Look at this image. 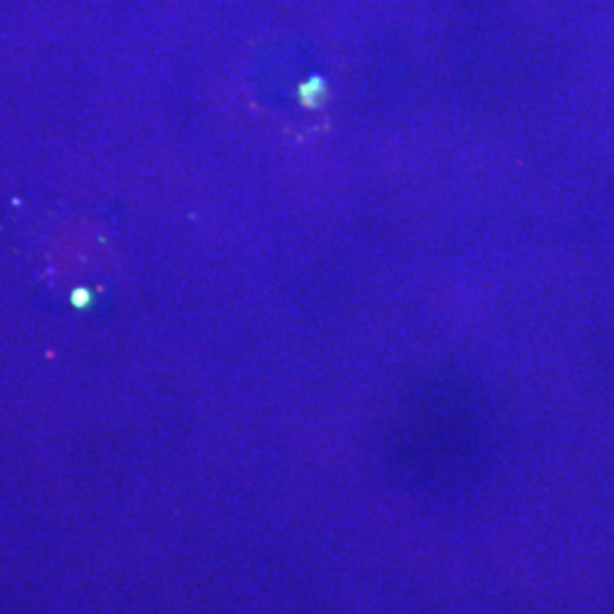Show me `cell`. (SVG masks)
Wrapping results in <instances>:
<instances>
[{"mask_svg": "<svg viewBox=\"0 0 614 614\" xmlns=\"http://www.w3.org/2000/svg\"><path fill=\"white\" fill-rule=\"evenodd\" d=\"M323 93H325V84L321 78H312L305 84H301V100H303V105H307V108H316V105L321 103Z\"/></svg>", "mask_w": 614, "mask_h": 614, "instance_id": "obj_1", "label": "cell"}]
</instances>
